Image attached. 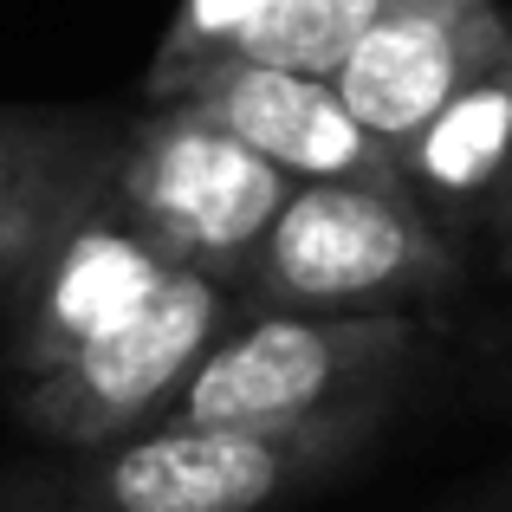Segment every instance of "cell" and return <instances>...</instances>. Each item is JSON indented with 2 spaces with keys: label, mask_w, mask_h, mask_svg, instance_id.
Segmentation results:
<instances>
[{
  "label": "cell",
  "mask_w": 512,
  "mask_h": 512,
  "mask_svg": "<svg viewBox=\"0 0 512 512\" xmlns=\"http://www.w3.org/2000/svg\"><path fill=\"white\" fill-rule=\"evenodd\" d=\"M396 409L402 396H370L312 422H150L0 474V512H279L350 474Z\"/></svg>",
  "instance_id": "1"
},
{
  "label": "cell",
  "mask_w": 512,
  "mask_h": 512,
  "mask_svg": "<svg viewBox=\"0 0 512 512\" xmlns=\"http://www.w3.org/2000/svg\"><path fill=\"white\" fill-rule=\"evenodd\" d=\"M474 279V253L409 195L357 182H292L240 305L273 312H422L435 318Z\"/></svg>",
  "instance_id": "2"
},
{
  "label": "cell",
  "mask_w": 512,
  "mask_h": 512,
  "mask_svg": "<svg viewBox=\"0 0 512 512\" xmlns=\"http://www.w3.org/2000/svg\"><path fill=\"white\" fill-rule=\"evenodd\" d=\"M435 350L422 312H273L240 305L201 350L163 422H312L370 396H409Z\"/></svg>",
  "instance_id": "3"
},
{
  "label": "cell",
  "mask_w": 512,
  "mask_h": 512,
  "mask_svg": "<svg viewBox=\"0 0 512 512\" xmlns=\"http://www.w3.org/2000/svg\"><path fill=\"white\" fill-rule=\"evenodd\" d=\"M104 195L175 266L240 292L292 182L260 150H247L201 98H169L117 124Z\"/></svg>",
  "instance_id": "4"
},
{
  "label": "cell",
  "mask_w": 512,
  "mask_h": 512,
  "mask_svg": "<svg viewBox=\"0 0 512 512\" xmlns=\"http://www.w3.org/2000/svg\"><path fill=\"white\" fill-rule=\"evenodd\" d=\"M234 312H240L234 286L175 266L169 286L130 325L85 344L78 357H65L59 370L33 376V383H13V415L33 441H46L59 454L111 448L137 428L163 422L175 389L188 383V370L227 331Z\"/></svg>",
  "instance_id": "5"
},
{
  "label": "cell",
  "mask_w": 512,
  "mask_h": 512,
  "mask_svg": "<svg viewBox=\"0 0 512 512\" xmlns=\"http://www.w3.org/2000/svg\"><path fill=\"white\" fill-rule=\"evenodd\" d=\"M169 273L175 260L111 208V195L78 208L0 299L7 383H33V376L59 370L65 357H78L85 344L111 338L169 286Z\"/></svg>",
  "instance_id": "6"
},
{
  "label": "cell",
  "mask_w": 512,
  "mask_h": 512,
  "mask_svg": "<svg viewBox=\"0 0 512 512\" xmlns=\"http://www.w3.org/2000/svg\"><path fill=\"white\" fill-rule=\"evenodd\" d=\"M506 52V0H376L331 85L350 104V117L396 150L428 111H441L467 78L500 65Z\"/></svg>",
  "instance_id": "7"
},
{
  "label": "cell",
  "mask_w": 512,
  "mask_h": 512,
  "mask_svg": "<svg viewBox=\"0 0 512 512\" xmlns=\"http://www.w3.org/2000/svg\"><path fill=\"white\" fill-rule=\"evenodd\" d=\"M247 150H260L286 182H357V188H402L396 150L376 143L350 117L331 78L279 72V65H227L195 91Z\"/></svg>",
  "instance_id": "8"
},
{
  "label": "cell",
  "mask_w": 512,
  "mask_h": 512,
  "mask_svg": "<svg viewBox=\"0 0 512 512\" xmlns=\"http://www.w3.org/2000/svg\"><path fill=\"white\" fill-rule=\"evenodd\" d=\"M124 117L78 104H0V299L78 208L104 195Z\"/></svg>",
  "instance_id": "9"
},
{
  "label": "cell",
  "mask_w": 512,
  "mask_h": 512,
  "mask_svg": "<svg viewBox=\"0 0 512 512\" xmlns=\"http://www.w3.org/2000/svg\"><path fill=\"white\" fill-rule=\"evenodd\" d=\"M402 188L461 240L467 253L487 247V214L512 169V52L467 78L441 111H428L396 143Z\"/></svg>",
  "instance_id": "10"
},
{
  "label": "cell",
  "mask_w": 512,
  "mask_h": 512,
  "mask_svg": "<svg viewBox=\"0 0 512 512\" xmlns=\"http://www.w3.org/2000/svg\"><path fill=\"white\" fill-rule=\"evenodd\" d=\"M266 13H273V0H175L163 39L150 52V72H143V104L195 98L208 78L240 65Z\"/></svg>",
  "instance_id": "11"
},
{
  "label": "cell",
  "mask_w": 512,
  "mask_h": 512,
  "mask_svg": "<svg viewBox=\"0 0 512 512\" xmlns=\"http://www.w3.org/2000/svg\"><path fill=\"white\" fill-rule=\"evenodd\" d=\"M370 7L376 0H273L247 59L279 65V72H305V78H331L344 65V52L357 46Z\"/></svg>",
  "instance_id": "12"
},
{
  "label": "cell",
  "mask_w": 512,
  "mask_h": 512,
  "mask_svg": "<svg viewBox=\"0 0 512 512\" xmlns=\"http://www.w3.org/2000/svg\"><path fill=\"white\" fill-rule=\"evenodd\" d=\"M487 247H493V260L512 273V169H506V182H500V201H493V214H487Z\"/></svg>",
  "instance_id": "13"
},
{
  "label": "cell",
  "mask_w": 512,
  "mask_h": 512,
  "mask_svg": "<svg viewBox=\"0 0 512 512\" xmlns=\"http://www.w3.org/2000/svg\"><path fill=\"white\" fill-rule=\"evenodd\" d=\"M454 512H512V500H480V506H454Z\"/></svg>",
  "instance_id": "14"
}]
</instances>
